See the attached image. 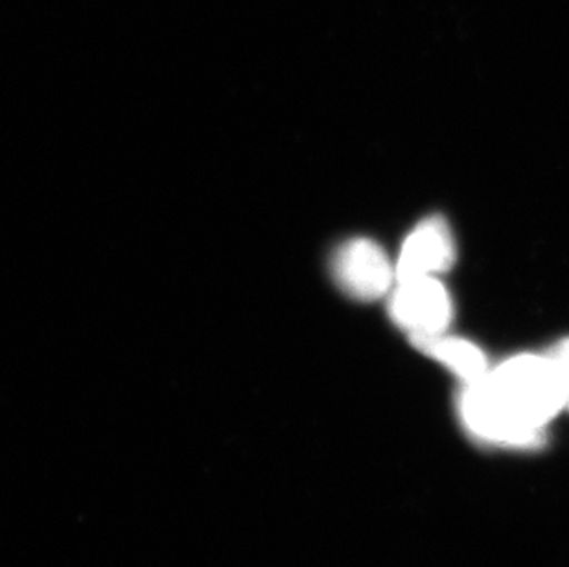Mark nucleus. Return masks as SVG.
I'll list each match as a JSON object with an SVG mask.
<instances>
[{"instance_id":"nucleus-2","label":"nucleus","mask_w":569,"mask_h":567,"mask_svg":"<svg viewBox=\"0 0 569 567\" xmlns=\"http://www.w3.org/2000/svg\"><path fill=\"white\" fill-rule=\"evenodd\" d=\"M330 271L339 289L358 300L380 299L397 280V268L387 252L369 238L341 243L332 255Z\"/></svg>"},{"instance_id":"nucleus-6","label":"nucleus","mask_w":569,"mask_h":567,"mask_svg":"<svg viewBox=\"0 0 569 567\" xmlns=\"http://www.w3.org/2000/svg\"><path fill=\"white\" fill-rule=\"evenodd\" d=\"M411 341L426 356L441 361L445 367L453 370L465 384L483 380L490 372L485 354L465 339L450 338L445 332L436 336H417L411 338Z\"/></svg>"},{"instance_id":"nucleus-5","label":"nucleus","mask_w":569,"mask_h":567,"mask_svg":"<svg viewBox=\"0 0 569 567\" xmlns=\"http://www.w3.org/2000/svg\"><path fill=\"white\" fill-rule=\"evenodd\" d=\"M461 412L468 429L481 439L500 445H531L496 397L489 375L483 380L467 384L461 398Z\"/></svg>"},{"instance_id":"nucleus-4","label":"nucleus","mask_w":569,"mask_h":567,"mask_svg":"<svg viewBox=\"0 0 569 567\" xmlns=\"http://www.w3.org/2000/svg\"><path fill=\"white\" fill-rule=\"evenodd\" d=\"M456 262V241L450 226L441 216H431L420 221L403 241L398 257L397 280L437 277Z\"/></svg>"},{"instance_id":"nucleus-7","label":"nucleus","mask_w":569,"mask_h":567,"mask_svg":"<svg viewBox=\"0 0 569 567\" xmlns=\"http://www.w3.org/2000/svg\"><path fill=\"white\" fill-rule=\"evenodd\" d=\"M551 358H553L555 367H557V372H559L566 406L569 407V339H565V341L560 342Z\"/></svg>"},{"instance_id":"nucleus-3","label":"nucleus","mask_w":569,"mask_h":567,"mask_svg":"<svg viewBox=\"0 0 569 567\" xmlns=\"http://www.w3.org/2000/svg\"><path fill=\"white\" fill-rule=\"evenodd\" d=\"M392 321L411 338L445 334L453 319V302L437 277L397 280L389 302Z\"/></svg>"},{"instance_id":"nucleus-1","label":"nucleus","mask_w":569,"mask_h":567,"mask_svg":"<svg viewBox=\"0 0 569 567\" xmlns=\"http://www.w3.org/2000/svg\"><path fill=\"white\" fill-rule=\"evenodd\" d=\"M489 384L516 428L535 442L543 426L566 406L551 356L523 354L489 372Z\"/></svg>"}]
</instances>
